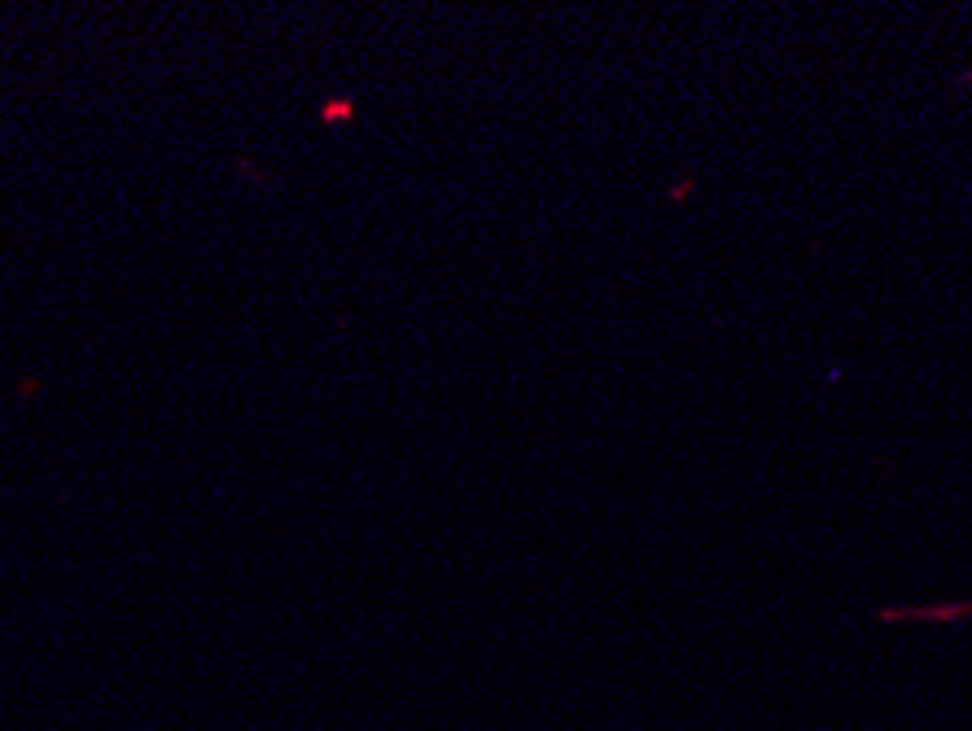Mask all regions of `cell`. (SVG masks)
<instances>
[{
  "label": "cell",
  "mask_w": 972,
  "mask_h": 731,
  "mask_svg": "<svg viewBox=\"0 0 972 731\" xmlns=\"http://www.w3.org/2000/svg\"><path fill=\"white\" fill-rule=\"evenodd\" d=\"M972 618V605H911V609H881V622H959Z\"/></svg>",
  "instance_id": "obj_1"
}]
</instances>
